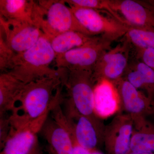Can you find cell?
<instances>
[{"label": "cell", "mask_w": 154, "mask_h": 154, "mask_svg": "<svg viewBox=\"0 0 154 154\" xmlns=\"http://www.w3.org/2000/svg\"><path fill=\"white\" fill-rule=\"evenodd\" d=\"M72 137L74 140V147L72 154H90V151L78 145L75 141L73 136Z\"/></svg>", "instance_id": "484cf974"}, {"label": "cell", "mask_w": 154, "mask_h": 154, "mask_svg": "<svg viewBox=\"0 0 154 154\" xmlns=\"http://www.w3.org/2000/svg\"><path fill=\"white\" fill-rule=\"evenodd\" d=\"M17 53L8 46L4 38L0 36V69L2 72H8Z\"/></svg>", "instance_id": "603a6c76"}, {"label": "cell", "mask_w": 154, "mask_h": 154, "mask_svg": "<svg viewBox=\"0 0 154 154\" xmlns=\"http://www.w3.org/2000/svg\"><path fill=\"white\" fill-rule=\"evenodd\" d=\"M38 4L46 17L42 25L41 30L48 38L68 31L93 36L81 24L64 1H39Z\"/></svg>", "instance_id": "277c9868"}, {"label": "cell", "mask_w": 154, "mask_h": 154, "mask_svg": "<svg viewBox=\"0 0 154 154\" xmlns=\"http://www.w3.org/2000/svg\"><path fill=\"white\" fill-rule=\"evenodd\" d=\"M51 108L25 126L11 130L8 138L1 149L0 154H29L38 143L37 135L49 116Z\"/></svg>", "instance_id": "7c38bea8"}, {"label": "cell", "mask_w": 154, "mask_h": 154, "mask_svg": "<svg viewBox=\"0 0 154 154\" xmlns=\"http://www.w3.org/2000/svg\"><path fill=\"white\" fill-rule=\"evenodd\" d=\"M1 36L17 54L28 50L44 34L41 28L27 22L6 20L0 17Z\"/></svg>", "instance_id": "30bf717a"}, {"label": "cell", "mask_w": 154, "mask_h": 154, "mask_svg": "<svg viewBox=\"0 0 154 154\" xmlns=\"http://www.w3.org/2000/svg\"><path fill=\"white\" fill-rule=\"evenodd\" d=\"M40 131L49 154H72L74 143L60 104L56 105Z\"/></svg>", "instance_id": "8992f818"}, {"label": "cell", "mask_w": 154, "mask_h": 154, "mask_svg": "<svg viewBox=\"0 0 154 154\" xmlns=\"http://www.w3.org/2000/svg\"><path fill=\"white\" fill-rule=\"evenodd\" d=\"M129 154H154V153H137L131 152Z\"/></svg>", "instance_id": "f546056e"}, {"label": "cell", "mask_w": 154, "mask_h": 154, "mask_svg": "<svg viewBox=\"0 0 154 154\" xmlns=\"http://www.w3.org/2000/svg\"><path fill=\"white\" fill-rule=\"evenodd\" d=\"M152 107L153 114L154 115V102L152 104Z\"/></svg>", "instance_id": "4dcf8cb0"}, {"label": "cell", "mask_w": 154, "mask_h": 154, "mask_svg": "<svg viewBox=\"0 0 154 154\" xmlns=\"http://www.w3.org/2000/svg\"><path fill=\"white\" fill-rule=\"evenodd\" d=\"M99 36H90L76 31H68L48 38L56 57L71 50L90 44L98 39Z\"/></svg>", "instance_id": "ffe728a7"}, {"label": "cell", "mask_w": 154, "mask_h": 154, "mask_svg": "<svg viewBox=\"0 0 154 154\" xmlns=\"http://www.w3.org/2000/svg\"><path fill=\"white\" fill-rule=\"evenodd\" d=\"M131 149L137 153H154V125L146 117L133 119Z\"/></svg>", "instance_id": "d6986e66"}, {"label": "cell", "mask_w": 154, "mask_h": 154, "mask_svg": "<svg viewBox=\"0 0 154 154\" xmlns=\"http://www.w3.org/2000/svg\"><path fill=\"white\" fill-rule=\"evenodd\" d=\"M81 24L93 36H102L115 41L124 36L128 25L111 16L101 14V11L69 6Z\"/></svg>", "instance_id": "9c48e42d"}, {"label": "cell", "mask_w": 154, "mask_h": 154, "mask_svg": "<svg viewBox=\"0 0 154 154\" xmlns=\"http://www.w3.org/2000/svg\"><path fill=\"white\" fill-rule=\"evenodd\" d=\"M26 84L8 72L0 75V116L10 114Z\"/></svg>", "instance_id": "ac0fdd59"}, {"label": "cell", "mask_w": 154, "mask_h": 154, "mask_svg": "<svg viewBox=\"0 0 154 154\" xmlns=\"http://www.w3.org/2000/svg\"><path fill=\"white\" fill-rule=\"evenodd\" d=\"M139 2L148 8L154 11V0H147V1H139Z\"/></svg>", "instance_id": "4316f807"}, {"label": "cell", "mask_w": 154, "mask_h": 154, "mask_svg": "<svg viewBox=\"0 0 154 154\" xmlns=\"http://www.w3.org/2000/svg\"><path fill=\"white\" fill-rule=\"evenodd\" d=\"M0 15L6 20L27 22L41 29L45 17L38 3L29 0H0Z\"/></svg>", "instance_id": "5bb4252c"}, {"label": "cell", "mask_w": 154, "mask_h": 154, "mask_svg": "<svg viewBox=\"0 0 154 154\" xmlns=\"http://www.w3.org/2000/svg\"><path fill=\"white\" fill-rule=\"evenodd\" d=\"M115 47L104 52L93 71L95 84L102 80L113 83L122 79L129 63L131 46L125 38Z\"/></svg>", "instance_id": "ba28073f"}, {"label": "cell", "mask_w": 154, "mask_h": 154, "mask_svg": "<svg viewBox=\"0 0 154 154\" xmlns=\"http://www.w3.org/2000/svg\"><path fill=\"white\" fill-rule=\"evenodd\" d=\"M133 127L132 117L122 112L105 125L104 145L107 154H129Z\"/></svg>", "instance_id": "8fae6325"}, {"label": "cell", "mask_w": 154, "mask_h": 154, "mask_svg": "<svg viewBox=\"0 0 154 154\" xmlns=\"http://www.w3.org/2000/svg\"><path fill=\"white\" fill-rule=\"evenodd\" d=\"M122 78L154 102V71L131 54L129 63Z\"/></svg>", "instance_id": "e0dca14e"}, {"label": "cell", "mask_w": 154, "mask_h": 154, "mask_svg": "<svg viewBox=\"0 0 154 154\" xmlns=\"http://www.w3.org/2000/svg\"><path fill=\"white\" fill-rule=\"evenodd\" d=\"M131 54L154 71V48L140 49L131 46Z\"/></svg>", "instance_id": "cb8c5ba5"}, {"label": "cell", "mask_w": 154, "mask_h": 154, "mask_svg": "<svg viewBox=\"0 0 154 154\" xmlns=\"http://www.w3.org/2000/svg\"><path fill=\"white\" fill-rule=\"evenodd\" d=\"M113 41L102 36L96 41L56 57L57 69L92 71L99 58L111 49Z\"/></svg>", "instance_id": "52a82bcc"}, {"label": "cell", "mask_w": 154, "mask_h": 154, "mask_svg": "<svg viewBox=\"0 0 154 154\" xmlns=\"http://www.w3.org/2000/svg\"><path fill=\"white\" fill-rule=\"evenodd\" d=\"M55 58L50 42L44 34L32 47L16 54L8 72L26 84L46 77L63 76L66 69L50 67Z\"/></svg>", "instance_id": "7a4b0ae2"}, {"label": "cell", "mask_w": 154, "mask_h": 154, "mask_svg": "<svg viewBox=\"0 0 154 154\" xmlns=\"http://www.w3.org/2000/svg\"><path fill=\"white\" fill-rule=\"evenodd\" d=\"M113 84L119 97L120 111H124L133 119L153 114L152 102L143 92L123 78Z\"/></svg>", "instance_id": "4fadbf2b"}, {"label": "cell", "mask_w": 154, "mask_h": 154, "mask_svg": "<svg viewBox=\"0 0 154 154\" xmlns=\"http://www.w3.org/2000/svg\"><path fill=\"white\" fill-rule=\"evenodd\" d=\"M62 77H46L26 84L9 115L12 130L36 120L63 97Z\"/></svg>", "instance_id": "6da1fadb"}, {"label": "cell", "mask_w": 154, "mask_h": 154, "mask_svg": "<svg viewBox=\"0 0 154 154\" xmlns=\"http://www.w3.org/2000/svg\"><path fill=\"white\" fill-rule=\"evenodd\" d=\"M64 113L69 128L78 145L90 152L104 145L105 125L102 119L89 117L74 110H66Z\"/></svg>", "instance_id": "5b68a950"}, {"label": "cell", "mask_w": 154, "mask_h": 154, "mask_svg": "<svg viewBox=\"0 0 154 154\" xmlns=\"http://www.w3.org/2000/svg\"><path fill=\"white\" fill-rule=\"evenodd\" d=\"M94 110L99 118H107L120 111L119 97L113 83L102 80L94 88Z\"/></svg>", "instance_id": "2e32d148"}, {"label": "cell", "mask_w": 154, "mask_h": 154, "mask_svg": "<svg viewBox=\"0 0 154 154\" xmlns=\"http://www.w3.org/2000/svg\"><path fill=\"white\" fill-rule=\"evenodd\" d=\"M28 154H42L39 144H37Z\"/></svg>", "instance_id": "83f0119b"}, {"label": "cell", "mask_w": 154, "mask_h": 154, "mask_svg": "<svg viewBox=\"0 0 154 154\" xmlns=\"http://www.w3.org/2000/svg\"><path fill=\"white\" fill-rule=\"evenodd\" d=\"M124 38L135 48H154L153 28H138L128 26Z\"/></svg>", "instance_id": "44dd1931"}, {"label": "cell", "mask_w": 154, "mask_h": 154, "mask_svg": "<svg viewBox=\"0 0 154 154\" xmlns=\"http://www.w3.org/2000/svg\"><path fill=\"white\" fill-rule=\"evenodd\" d=\"M64 2L69 6L104 11L117 20L119 19L118 15L110 8L109 0H67Z\"/></svg>", "instance_id": "7402d4cb"}, {"label": "cell", "mask_w": 154, "mask_h": 154, "mask_svg": "<svg viewBox=\"0 0 154 154\" xmlns=\"http://www.w3.org/2000/svg\"><path fill=\"white\" fill-rule=\"evenodd\" d=\"M90 154H105L99 151V150H95L90 152Z\"/></svg>", "instance_id": "f1b7e54d"}, {"label": "cell", "mask_w": 154, "mask_h": 154, "mask_svg": "<svg viewBox=\"0 0 154 154\" xmlns=\"http://www.w3.org/2000/svg\"><path fill=\"white\" fill-rule=\"evenodd\" d=\"M62 80L67 93L66 110H74L89 117L98 116L94 110V88L96 84L93 79V71L66 70Z\"/></svg>", "instance_id": "3957f363"}, {"label": "cell", "mask_w": 154, "mask_h": 154, "mask_svg": "<svg viewBox=\"0 0 154 154\" xmlns=\"http://www.w3.org/2000/svg\"><path fill=\"white\" fill-rule=\"evenodd\" d=\"M110 8L126 25L132 27L154 28V11L133 0H109Z\"/></svg>", "instance_id": "9a60e30c"}, {"label": "cell", "mask_w": 154, "mask_h": 154, "mask_svg": "<svg viewBox=\"0 0 154 154\" xmlns=\"http://www.w3.org/2000/svg\"><path fill=\"white\" fill-rule=\"evenodd\" d=\"M9 114L0 116V146L3 147L11 133L12 126L9 120Z\"/></svg>", "instance_id": "d4e9b609"}]
</instances>
